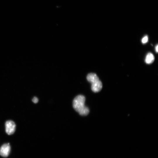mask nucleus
<instances>
[{
    "label": "nucleus",
    "instance_id": "9",
    "mask_svg": "<svg viewBox=\"0 0 158 158\" xmlns=\"http://www.w3.org/2000/svg\"><path fill=\"white\" fill-rule=\"evenodd\" d=\"M155 49H156V52H158V46L157 44L156 46Z\"/></svg>",
    "mask_w": 158,
    "mask_h": 158
},
{
    "label": "nucleus",
    "instance_id": "3",
    "mask_svg": "<svg viewBox=\"0 0 158 158\" xmlns=\"http://www.w3.org/2000/svg\"><path fill=\"white\" fill-rule=\"evenodd\" d=\"M10 150L9 143L3 145L0 148V155L4 157H8L10 152Z\"/></svg>",
    "mask_w": 158,
    "mask_h": 158
},
{
    "label": "nucleus",
    "instance_id": "6",
    "mask_svg": "<svg viewBox=\"0 0 158 158\" xmlns=\"http://www.w3.org/2000/svg\"><path fill=\"white\" fill-rule=\"evenodd\" d=\"M154 60V57L153 55L151 53H149L147 55L145 61L147 64H151L153 63Z\"/></svg>",
    "mask_w": 158,
    "mask_h": 158
},
{
    "label": "nucleus",
    "instance_id": "4",
    "mask_svg": "<svg viewBox=\"0 0 158 158\" xmlns=\"http://www.w3.org/2000/svg\"><path fill=\"white\" fill-rule=\"evenodd\" d=\"M91 83V89L92 91L95 92H99L102 88V83L99 80L94 81Z\"/></svg>",
    "mask_w": 158,
    "mask_h": 158
},
{
    "label": "nucleus",
    "instance_id": "8",
    "mask_svg": "<svg viewBox=\"0 0 158 158\" xmlns=\"http://www.w3.org/2000/svg\"><path fill=\"white\" fill-rule=\"evenodd\" d=\"M32 101L35 103H37L38 101V99L36 97H34L32 99Z\"/></svg>",
    "mask_w": 158,
    "mask_h": 158
},
{
    "label": "nucleus",
    "instance_id": "5",
    "mask_svg": "<svg viewBox=\"0 0 158 158\" xmlns=\"http://www.w3.org/2000/svg\"><path fill=\"white\" fill-rule=\"evenodd\" d=\"M87 79L91 83L99 80L97 75L94 73H90L87 75Z\"/></svg>",
    "mask_w": 158,
    "mask_h": 158
},
{
    "label": "nucleus",
    "instance_id": "7",
    "mask_svg": "<svg viewBox=\"0 0 158 158\" xmlns=\"http://www.w3.org/2000/svg\"><path fill=\"white\" fill-rule=\"evenodd\" d=\"M148 40V38L147 35L144 36L142 40V42L143 44L146 43Z\"/></svg>",
    "mask_w": 158,
    "mask_h": 158
},
{
    "label": "nucleus",
    "instance_id": "2",
    "mask_svg": "<svg viewBox=\"0 0 158 158\" xmlns=\"http://www.w3.org/2000/svg\"><path fill=\"white\" fill-rule=\"evenodd\" d=\"M5 130L6 133L8 135L13 134L16 129V124L15 123L11 120L6 121L5 123Z\"/></svg>",
    "mask_w": 158,
    "mask_h": 158
},
{
    "label": "nucleus",
    "instance_id": "1",
    "mask_svg": "<svg viewBox=\"0 0 158 158\" xmlns=\"http://www.w3.org/2000/svg\"><path fill=\"white\" fill-rule=\"evenodd\" d=\"M85 98L82 95L76 96L73 102V106L74 109L81 115L85 116L88 114L89 110L85 105Z\"/></svg>",
    "mask_w": 158,
    "mask_h": 158
}]
</instances>
